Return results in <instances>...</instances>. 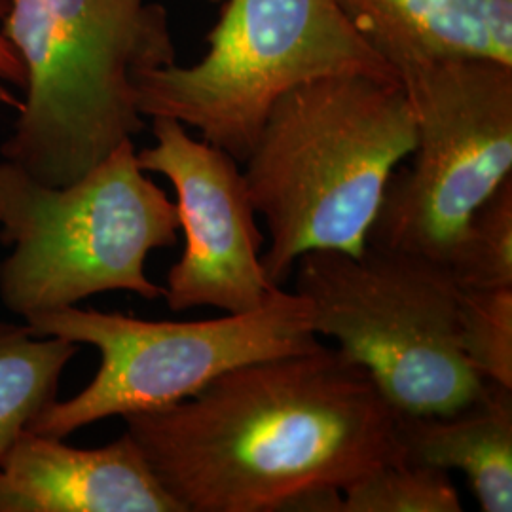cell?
Returning <instances> with one entry per match:
<instances>
[{
	"mask_svg": "<svg viewBox=\"0 0 512 512\" xmlns=\"http://www.w3.org/2000/svg\"><path fill=\"white\" fill-rule=\"evenodd\" d=\"M126 433L183 512L287 511L403 459L399 412L340 349L238 366Z\"/></svg>",
	"mask_w": 512,
	"mask_h": 512,
	"instance_id": "cell-1",
	"label": "cell"
},
{
	"mask_svg": "<svg viewBox=\"0 0 512 512\" xmlns=\"http://www.w3.org/2000/svg\"><path fill=\"white\" fill-rule=\"evenodd\" d=\"M416 147L397 78L329 76L275 101L243 177L270 243L268 281L281 287L311 251L363 255L391 175Z\"/></svg>",
	"mask_w": 512,
	"mask_h": 512,
	"instance_id": "cell-2",
	"label": "cell"
},
{
	"mask_svg": "<svg viewBox=\"0 0 512 512\" xmlns=\"http://www.w3.org/2000/svg\"><path fill=\"white\" fill-rule=\"evenodd\" d=\"M2 35L25 73L2 160L65 186L145 128L135 76L177 61L152 0H2Z\"/></svg>",
	"mask_w": 512,
	"mask_h": 512,
	"instance_id": "cell-3",
	"label": "cell"
},
{
	"mask_svg": "<svg viewBox=\"0 0 512 512\" xmlns=\"http://www.w3.org/2000/svg\"><path fill=\"white\" fill-rule=\"evenodd\" d=\"M0 300L19 317L61 310L95 294L164 298L147 256L179 241L177 205L137 162L133 141L65 186L0 162Z\"/></svg>",
	"mask_w": 512,
	"mask_h": 512,
	"instance_id": "cell-4",
	"label": "cell"
},
{
	"mask_svg": "<svg viewBox=\"0 0 512 512\" xmlns=\"http://www.w3.org/2000/svg\"><path fill=\"white\" fill-rule=\"evenodd\" d=\"M294 270L313 332L363 366L399 414L446 416L484 389L459 346L461 289L444 262L368 243L359 256L311 251Z\"/></svg>",
	"mask_w": 512,
	"mask_h": 512,
	"instance_id": "cell-5",
	"label": "cell"
},
{
	"mask_svg": "<svg viewBox=\"0 0 512 512\" xmlns=\"http://www.w3.org/2000/svg\"><path fill=\"white\" fill-rule=\"evenodd\" d=\"M207 52L135 76L145 118H173L243 164L279 97L329 76L397 78L336 0H222ZM399 80V78H397Z\"/></svg>",
	"mask_w": 512,
	"mask_h": 512,
	"instance_id": "cell-6",
	"label": "cell"
},
{
	"mask_svg": "<svg viewBox=\"0 0 512 512\" xmlns=\"http://www.w3.org/2000/svg\"><path fill=\"white\" fill-rule=\"evenodd\" d=\"M40 336H57L99 351L92 382L67 401L50 404L29 431L65 439L107 418L160 410L202 391L222 374L323 346L308 302L274 289L253 311L203 321H145L76 306L23 319Z\"/></svg>",
	"mask_w": 512,
	"mask_h": 512,
	"instance_id": "cell-7",
	"label": "cell"
},
{
	"mask_svg": "<svg viewBox=\"0 0 512 512\" xmlns=\"http://www.w3.org/2000/svg\"><path fill=\"white\" fill-rule=\"evenodd\" d=\"M416 147L397 169L368 243L444 262L465 226L512 177V65L416 59L395 67Z\"/></svg>",
	"mask_w": 512,
	"mask_h": 512,
	"instance_id": "cell-8",
	"label": "cell"
},
{
	"mask_svg": "<svg viewBox=\"0 0 512 512\" xmlns=\"http://www.w3.org/2000/svg\"><path fill=\"white\" fill-rule=\"evenodd\" d=\"M154 145L137 152L143 171L165 177L177 194L184 251L167 272L173 311L260 308L274 287L262 264L264 236L243 171L222 148L194 139L173 118H150Z\"/></svg>",
	"mask_w": 512,
	"mask_h": 512,
	"instance_id": "cell-9",
	"label": "cell"
},
{
	"mask_svg": "<svg viewBox=\"0 0 512 512\" xmlns=\"http://www.w3.org/2000/svg\"><path fill=\"white\" fill-rule=\"evenodd\" d=\"M0 512H183L128 433L99 448L21 433L0 459Z\"/></svg>",
	"mask_w": 512,
	"mask_h": 512,
	"instance_id": "cell-10",
	"label": "cell"
},
{
	"mask_svg": "<svg viewBox=\"0 0 512 512\" xmlns=\"http://www.w3.org/2000/svg\"><path fill=\"white\" fill-rule=\"evenodd\" d=\"M336 4L393 71L399 63L416 59H492L512 65V0H336Z\"/></svg>",
	"mask_w": 512,
	"mask_h": 512,
	"instance_id": "cell-11",
	"label": "cell"
},
{
	"mask_svg": "<svg viewBox=\"0 0 512 512\" xmlns=\"http://www.w3.org/2000/svg\"><path fill=\"white\" fill-rule=\"evenodd\" d=\"M399 440L403 459L467 476L482 511H512V389L486 382L452 414H399Z\"/></svg>",
	"mask_w": 512,
	"mask_h": 512,
	"instance_id": "cell-12",
	"label": "cell"
},
{
	"mask_svg": "<svg viewBox=\"0 0 512 512\" xmlns=\"http://www.w3.org/2000/svg\"><path fill=\"white\" fill-rule=\"evenodd\" d=\"M76 353L69 340L0 321V459L57 401L61 374Z\"/></svg>",
	"mask_w": 512,
	"mask_h": 512,
	"instance_id": "cell-13",
	"label": "cell"
},
{
	"mask_svg": "<svg viewBox=\"0 0 512 512\" xmlns=\"http://www.w3.org/2000/svg\"><path fill=\"white\" fill-rule=\"evenodd\" d=\"M342 512H461L450 473L408 459L384 463L342 490Z\"/></svg>",
	"mask_w": 512,
	"mask_h": 512,
	"instance_id": "cell-14",
	"label": "cell"
},
{
	"mask_svg": "<svg viewBox=\"0 0 512 512\" xmlns=\"http://www.w3.org/2000/svg\"><path fill=\"white\" fill-rule=\"evenodd\" d=\"M446 266L463 291L512 287V177L469 220Z\"/></svg>",
	"mask_w": 512,
	"mask_h": 512,
	"instance_id": "cell-15",
	"label": "cell"
},
{
	"mask_svg": "<svg viewBox=\"0 0 512 512\" xmlns=\"http://www.w3.org/2000/svg\"><path fill=\"white\" fill-rule=\"evenodd\" d=\"M459 346L482 380L512 389V287L461 289Z\"/></svg>",
	"mask_w": 512,
	"mask_h": 512,
	"instance_id": "cell-16",
	"label": "cell"
},
{
	"mask_svg": "<svg viewBox=\"0 0 512 512\" xmlns=\"http://www.w3.org/2000/svg\"><path fill=\"white\" fill-rule=\"evenodd\" d=\"M2 10H4V2L0 0V16H2ZM0 82L14 84L19 90H23L25 86L23 67L19 63L18 55L14 54L8 40L2 35V29H0Z\"/></svg>",
	"mask_w": 512,
	"mask_h": 512,
	"instance_id": "cell-17",
	"label": "cell"
},
{
	"mask_svg": "<svg viewBox=\"0 0 512 512\" xmlns=\"http://www.w3.org/2000/svg\"><path fill=\"white\" fill-rule=\"evenodd\" d=\"M0 105L16 110H18L19 105H21V99H18L14 93L10 92V90L4 86V82H0Z\"/></svg>",
	"mask_w": 512,
	"mask_h": 512,
	"instance_id": "cell-18",
	"label": "cell"
},
{
	"mask_svg": "<svg viewBox=\"0 0 512 512\" xmlns=\"http://www.w3.org/2000/svg\"><path fill=\"white\" fill-rule=\"evenodd\" d=\"M198 2H207V4H220L222 0H198Z\"/></svg>",
	"mask_w": 512,
	"mask_h": 512,
	"instance_id": "cell-19",
	"label": "cell"
}]
</instances>
